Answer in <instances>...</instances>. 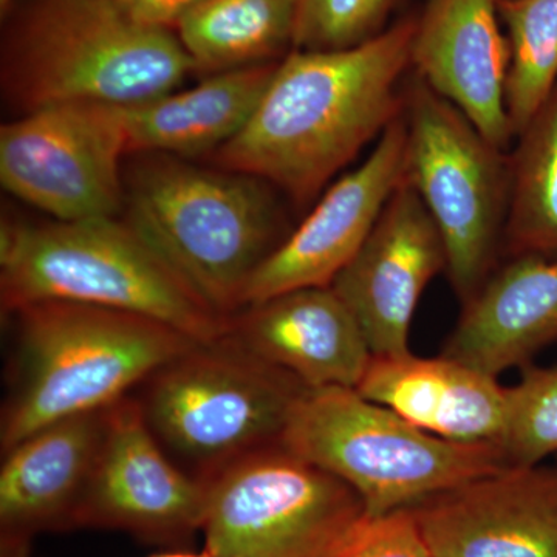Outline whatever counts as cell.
Segmentation results:
<instances>
[{"label": "cell", "instance_id": "1", "mask_svg": "<svg viewBox=\"0 0 557 557\" xmlns=\"http://www.w3.org/2000/svg\"><path fill=\"white\" fill-rule=\"evenodd\" d=\"M417 21L351 49L288 51L245 129L209 160L309 203L405 112Z\"/></svg>", "mask_w": 557, "mask_h": 557}, {"label": "cell", "instance_id": "2", "mask_svg": "<svg viewBox=\"0 0 557 557\" xmlns=\"http://www.w3.org/2000/svg\"><path fill=\"white\" fill-rule=\"evenodd\" d=\"M124 166L121 219L205 304L231 319L282 244L273 186L255 175L137 153Z\"/></svg>", "mask_w": 557, "mask_h": 557}, {"label": "cell", "instance_id": "3", "mask_svg": "<svg viewBox=\"0 0 557 557\" xmlns=\"http://www.w3.org/2000/svg\"><path fill=\"white\" fill-rule=\"evenodd\" d=\"M194 72L175 32L132 20L112 0H27L3 32V98L20 115L127 108L177 90Z\"/></svg>", "mask_w": 557, "mask_h": 557}, {"label": "cell", "instance_id": "4", "mask_svg": "<svg viewBox=\"0 0 557 557\" xmlns=\"http://www.w3.org/2000/svg\"><path fill=\"white\" fill-rule=\"evenodd\" d=\"M0 296L10 313L42 302L83 304L153 319L201 344L222 339L231 324L121 218L3 220Z\"/></svg>", "mask_w": 557, "mask_h": 557}, {"label": "cell", "instance_id": "5", "mask_svg": "<svg viewBox=\"0 0 557 557\" xmlns=\"http://www.w3.org/2000/svg\"><path fill=\"white\" fill-rule=\"evenodd\" d=\"M20 379L2 418L3 453L40 429L116 405L199 341L126 311L42 302L14 311Z\"/></svg>", "mask_w": 557, "mask_h": 557}, {"label": "cell", "instance_id": "6", "mask_svg": "<svg viewBox=\"0 0 557 557\" xmlns=\"http://www.w3.org/2000/svg\"><path fill=\"white\" fill-rule=\"evenodd\" d=\"M278 443L354 487L369 516L509 467L496 443L437 437L347 387L307 388Z\"/></svg>", "mask_w": 557, "mask_h": 557}, {"label": "cell", "instance_id": "7", "mask_svg": "<svg viewBox=\"0 0 557 557\" xmlns=\"http://www.w3.org/2000/svg\"><path fill=\"white\" fill-rule=\"evenodd\" d=\"M406 86V177L442 234L450 285L465 306L493 274L504 244L509 153L417 75Z\"/></svg>", "mask_w": 557, "mask_h": 557}, {"label": "cell", "instance_id": "8", "mask_svg": "<svg viewBox=\"0 0 557 557\" xmlns=\"http://www.w3.org/2000/svg\"><path fill=\"white\" fill-rule=\"evenodd\" d=\"M205 480L211 557H338L370 518L354 487L281 443Z\"/></svg>", "mask_w": 557, "mask_h": 557}, {"label": "cell", "instance_id": "9", "mask_svg": "<svg viewBox=\"0 0 557 557\" xmlns=\"http://www.w3.org/2000/svg\"><path fill=\"white\" fill-rule=\"evenodd\" d=\"M149 380L141 408L153 435L218 471L276 445L309 388L225 336L190 348Z\"/></svg>", "mask_w": 557, "mask_h": 557}, {"label": "cell", "instance_id": "10", "mask_svg": "<svg viewBox=\"0 0 557 557\" xmlns=\"http://www.w3.org/2000/svg\"><path fill=\"white\" fill-rule=\"evenodd\" d=\"M126 108L53 106L0 127L3 189L58 222L121 218Z\"/></svg>", "mask_w": 557, "mask_h": 557}, {"label": "cell", "instance_id": "11", "mask_svg": "<svg viewBox=\"0 0 557 557\" xmlns=\"http://www.w3.org/2000/svg\"><path fill=\"white\" fill-rule=\"evenodd\" d=\"M207 500V480L190 479L172 465L141 405L123 398L108 410L97 463L72 527L115 528L172 541L201 528Z\"/></svg>", "mask_w": 557, "mask_h": 557}, {"label": "cell", "instance_id": "12", "mask_svg": "<svg viewBox=\"0 0 557 557\" xmlns=\"http://www.w3.org/2000/svg\"><path fill=\"white\" fill-rule=\"evenodd\" d=\"M406 172L408 127L401 115L381 135L368 159L330 186L298 228L259 267L245 289L244 307L293 289L330 287L368 240Z\"/></svg>", "mask_w": 557, "mask_h": 557}, {"label": "cell", "instance_id": "13", "mask_svg": "<svg viewBox=\"0 0 557 557\" xmlns=\"http://www.w3.org/2000/svg\"><path fill=\"white\" fill-rule=\"evenodd\" d=\"M446 269L442 234L406 177L330 287L357 319L372 357H398L410 351V325L424 289Z\"/></svg>", "mask_w": 557, "mask_h": 557}, {"label": "cell", "instance_id": "14", "mask_svg": "<svg viewBox=\"0 0 557 557\" xmlns=\"http://www.w3.org/2000/svg\"><path fill=\"white\" fill-rule=\"evenodd\" d=\"M434 557H557V467H508L412 505Z\"/></svg>", "mask_w": 557, "mask_h": 557}, {"label": "cell", "instance_id": "15", "mask_svg": "<svg viewBox=\"0 0 557 557\" xmlns=\"http://www.w3.org/2000/svg\"><path fill=\"white\" fill-rule=\"evenodd\" d=\"M498 0H428L418 16L412 67L498 149L515 139L505 102L508 39Z\"/></svg>", "mask_w": 557, "mask_h": 557}, {"label": "cell", "instance_id": "16", "mask_svg": "<svg viewBox=\"0 0 557 557\" xmlns=\"http://www.w3.org/2000/svg\"><path fill=\"white\" fill-rule=\"evenodd\" d=\"M226 336L304 386L357 388L372 351L332 287L282 293L244 307Z\"/></svg>", "mask_w": 557, "mask_h": 557}, {"label": "cell", "instance_id": "17", "mask_svg": "<svg viewBox=\"0 0 557 557\" xmlns=\"http://www.w3.org/2000/svg\"><path fill=\"white\" fill-rule=\"evenodd\" d=\"M108 410L65 418L7 450L0 471L2 557H27L33 534L72 527L97 463Z\"/></svg>", "mask_w": 557, "mask_h": 557}, {"label": "cell", "instance_id": "18", "mask_svg": "<svg viewBox=\"0 0 557 557\" xmlns=\"http://www.w3.org/2000/svg\"><path fill=\"white\" fill-rule=\"evenodd\" d=\"M355 391L450 442L498 445L504 434L507 387L445 355L372 357Z\"/></svg>", "mask_w": 557, "mask_h": 557}, {"label": "cell", "instance_id": "19", "mask_svg": "<svg viewBox=\"0 0 557 557\" xmlns=\"http://www.w3.org/2000/svg\"><path fill=\"white\" fill-rule=\"evenodd\" d=\"M557 343V259L520 256L463 306L442 355L497 376Z\"/></svg>", "mask_w": 557, "mask_h": 557}, {"label": "cell", "instance_id": "20", "mask_svg": "<svg viewBox=\"0 0 557 557\" xmlns=\"http://www.w3.org/2000/svg\"><path fill=\"white\" fill-rule=\"evenodd\" d=\"M277 62L211 73L190 89L127 106L129 156L209 159L245 129Z\"/></svg>", "mask_w": 557, "mask_h": 557}, {"label": "cell", "instance_id": "21", "mask_svg": "<svg viewBox=\"0 0 557 557\" xmlns=\"http://www.w3.org/2000/svg\"><path fill=\"white\" fill-rule=\"evenodd\" d=\"M299 0H201L175 27L197 72L269 64L295 46Z\"/></svg>", "mask_w": 557, "mask_h": 557}, {"label": "cell", "instance_id": "22", "mask_svg": "<svg viewBox=\"0 0 557 557\" xmlns=\"http://www.w3.org/2000/svg\"><path fill=\"white\" fill-rule=\"evenodd\" d=\"M509 177L508 255L557 259V84L516 137Z\"/></svg>", "mask_w": 557, "mask_h": 557}, {"label": "cell", "instance_id": "23", "mask_svg": "<svg viewBox=\"0 0 557 557\" xmlns=\"http://www.w3.org/2000/svg\"><path fill=\"white\" fill-rule=\"evenodd\" d=\"M507 27L505 102L515 138L557 84V0H498Z\"/></svg>", "mask_w": 557, "mask_h": 557}, {"label": "cell", "instance_id": "24", "mask_svg": "<svg viewBox=\"0 0 557 557\" xmlns=\"http://www.w3.org/2000/svg\"><path fill=\"white\" fill-rule=\"evenodd\" d=\"M498 446L509 467H536L557 456V368H528L516 386L507 387Z\"/></svg>", "mask_w": 557, "mask_h": 557}, {"label": "cell", "instance_id": "25", "mask_svg": "<svg viewBox=\"0 0 557 557\" xmlns=\"http://www.w3.org/2000/svg\"><path fill=\"white\" fill-rule=\"evenodd\" d=\"M399 0H299L293 50L351 49L384 30Z\"/></svg>", "mask_w": 557, "mask_h": 557}, {"label": "cell", "instance_id": "26", "mask_svg": "<svg viewBox=\"0 0 557 557\" xmlns=\"http://www.w3.org/2000/svg\"><path fill=\"white\" fill-rule=\"evenodd\" d=\"M338 557H434L412 507L370 516Z\"/></svg>", "mask_w": 557, "mask_h": 557}, {"label": "cell", "instance_id": "27", "mask_svg": "<svg viewBox=\"0 0 557 557\" xmlns=\"http://www.w3.org/2000/svg\"><path fill=\"white\" fill-rule=\"evenodd\" d=\"M132 20L149 27L175 30L182 17L201 0H112Z\"/></svg>", "mask_w": 557, "mask_h": 557}, {"label": "cell", "instance_id": "28", "mask_svg": "<svg viewBox=\"0 0 557 557\" xmlns=\"http://www.w3.org/2000/svg\"><path fill=\"white\" fill-rule=\"evenodd\" d=\"M153 557H211L208 553H201V555H194V553H164V555Z\"/></svg>", "mask_w": 557, "mask_h": 557}, {"label": "cell", "instance_id": "29", "mask_svg": "<svg viewBox=\"0 0 557 557\" xmlns=\"http://www.w3.org/2000/svg\"><path fill=\"white\" fill-rule=\"evenodd\" d=\"M16 2L17 0H0V13H2V17H5V14L13 9Z\"/></svg>", "mask_w": 557, "mask_h": 557}]
</instances>
